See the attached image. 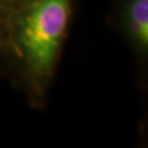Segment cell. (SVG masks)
<instances>
[{"label": "cell", "mask_w": 148, "mask_h": 148, "mask_svg": "<svg viewBox=\"0 0 148 148\" xmlns=\"http://www.w3.org/2000/svg\"><path fill=\"white\" fill-rule=\"evenodd\" d=\"M111 17L143 72L148 63V0H115Z\"/></svg>", "instance_id": "7a4b0ae2"}, {"label": "cell", "mask_w": 148, "mask_h": 148, "mask_svg": "<svg viewBox=\"0 0 148 148\" xmlns=\"http://www.w3.org/2000/svg\"><path fill=\"white\" fill-rule=\"evenodd\" d=\"M75 10V0H16L4 15L6 73L30 104H47Z\"/></svg>", "instance_id": "6da1fadb"}, {"label": "cell", "mask_w": 148, "mask_h": 148, "mask_svg": "<svg viewBox=\"0 0 148 148\" xmlns=\"http://www.w3.org/2000/svg\"><path fill=\"white\" fill-rule=\"evenodd\" d=\"M0 72L6 73V46H5L4 15H0Z\"/></svg>", "instance_id": "3957f363"}, {"label": "cell", "mask_w": 148, "mask_h": 148, "mask_svg": "<svg viewBox=\"0 0 148 148\" xmlns=\"http://www.w3.org/2000/svg\"><path fill=\"white\" fill-rule=\"evenodd\" d=\"M16 0H0V15H5V12L10 9Z\"/></svg>", "instance_id": "277c9868"}]
</instances>
